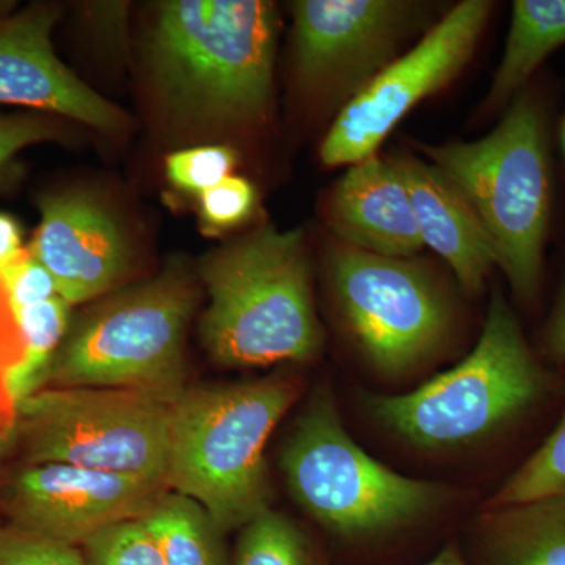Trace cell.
Segmentation results:
<instances>
[{
  "label": "cell",
  "mask_w": 565,
  "mask_h": 565,
  "mask_svg": "<svg viewBox=\"0 0 565 565\" xmlns=\"http://www.w3.org/2000/svg\"><path fill=\"white\" fill-rule=\"evenodd\" d=\"M277 14L262 0L162 3L152 68L163 99L188 121L253 128L273 107Z\"/></svg>",
  "instance_id": "cell-1"
},
{
  "label": "cell",
  "mask_w": 565,
  "mask_h": 565,
  "mask_svg": "<svg viewBox=\"0 0 565 565\" xmlns=\"http://www.w3.org/2000/svg\"><path fill=\"white\" fill-rule=\"evenodd\" d=\"M422 150L473 207L512 291L523 303H533L544 278L553 211L548 117L542 99L525 87L481 140L424 145Z\"/></svg>",
  "instance_id": "cell-2"
},
{
  "label": "cell",
  "mask_w": 565,
  "mask_h": 565,
  "mask_svg": "<svg viewBox=\"0 0 565 565\" xmlns=\"http://www.w3.org/2000/svg\"><path fill=\"white\" fill-rule=\"evenodd\" d=\"M269 377L182 390L173 403L167 489L192 498L225 533L269 509L267 441L299 396Z\"/></svg>",
  "instance_id": "cell-3"
},
{
  "label": "cell",
  "mask_w": 565,
  "mask_h": 565,
  "mask_svg": "<svg viewBox=\"0 0 565 565\" xmlns=\"http://www.w3.org/2000/svg\"><path fill=\"white\" fill-rule=\"evenodd\" d=\"M204 348L225 367L307 362L322 334L302 232L263 228L203 263Z\"/></svg>",
  "instance_id": "cell-4"
},
{
  "label": "cell",
  "mask_w": 565,
  "mask_h": 565,
  "mask_svg": "<svg viewBox=\"0 0 565 565\" xmlns=\"http://www.w3.org/2000/svg\"><path fill=\"white\" fill-rule=\"evenodd\" d=\"M522 326L501 294H494L473 352L415 392L370 396L375 422L408 444L446 449L473 444L527 414L548 390Z\"/></svg>",
  "instance_id": "cell-5"
},
{
  "label": "cell",
  "mask_w": 565,
  "mask_h": 565,
  "mask_svg": "<svg viewBox=\"0 0 565 565\" xmlns=\"http://www.w3.org/2000/svg\"><path fill=\"white\" fill-rule=\"evenodd\" d=\"M195 286L181 267L115 294L63 341L39 388L182 392L184 343Z\"/></svg>",
  "instance_id": "cell-6"
},
{
  "label": "cell",
  "mask_w": 565,
  "mask_h": 565,
  "mask_svg": "<svg viewBox=\"0 0 565 565\" xmlns=\"http://www.w3.org/2000/svg\"><path fill=\"white\" fill-rule=\"evenodd\" d=\"M281 468L300 508L351 541L414 523L444 501L440 487L396 473L363 451L327 388L313 394L296 419Z\"/></svg>",
  "instance_id": "cell-7"
},
{
  "label": "cell",
  "mask_w": 565,
  "mask_h": 565,
  "mask_svg": "<svg viewBox=\"0 0 565 565\" xmlns=\"http://www.w3.org/2000/svg\"><path fill=\"white\" fill-rule=\"evenodd\" d=\"M172 394L121 388H41L18 405L31 463H70L167 487Z\"/></svg>",
  "instance_id": "cell-8"
},
{
  "label": "cell",
  "mask_w": 565,
  "mask_h": 565,
  "mask_svg": "<svg viewBox=\"0 0 565 565\" xmlns=\"http://www.w3.org/2000/svg\"><path fill=\"white\" fill-rule=\"evenodd\" d=\"M329 269L353 340L379 371L405 373L437 351L448 332L449 308L418 263L341 244Z\"/></svg>",
  "instance_id": "cell-9"
},
{
  "label": "cell",
  "mask_w": 565,
  "mask_h": 565,
  "mask_svg": "<svg viewBox=\"0 0 565 565\" xmlns=\"http://www.w3.org/2000/svg\"><path fill=\"white\" fill-rule=\"evenodd\" d=\"M492 9L486 0L460 2L341 107L322 141L323 166L351 167L374 156L416 104L444 88L467 65Z\"/></svg>",
  "instance_id": "cell-10"
},
{
  "label": "cell",
  "mask_w": 565,
  "mask_h": 565,
  "mask_svg": "<svg viewBox=\"0 0 565 565\" xmlns=\"http://www.w3.org/2000/svg\"><path fill=\"white\" fill-rule=\"evenodd\" d=\"M426 11V3L399 0L294 2V61L300 81L345 106L396 61Z\"/></svg>",
  "instance_id": "cell-11"
},
{
  "label": "cell",
  "mask_w": 565,
  "mask_h": 565,
  "mask_svg": "<svg viewBox=\"0 0 565 565\" xmlns=\"http://www.w3.org/2000/svg\"><path fill=\"white\" fill-rule=\"evenodd\" d=\"M166 489L77 465L31 463L11 481L7 509L22 531L84 544L106 527L147 515Z\"/></svg>",
  "instance_id": "cell-12"
},
{
  "label": "cell",
  "mask_w": 565,
  "mask_h": 565,
  "mask_svg": "<svg viewBox=\"0 0 565 565\" xmlns=\"http://www.w3.org/2000/svg\"><path fill=\"white\" fill-rule=\"evenodd\" d=\"M57 10L29 9L0 20V104L31 107L99 129H117L125 117L57 57L52 29Z\"/></svg>",
  "instance_id": "cell-13"
},
{
  "label": "cell",
  "mask_w": 565,
  "mask_h": 565,
  "mask_svg": "<svg viewBox=\"0 0 565 565\" xmlns=\"http://www.w3.org/2000/svg\"><path fill=\"white\" fill-rule=\"evenodd\" d=\"M41 222L29 250L70 305L109 292L125 278L129 252L117 223L95 200L54 193L39 200Z\"/></svg>",
  "instance_id": "cell-14"
},
{
  "label": "cell",
  "mask_w": 565,
  "mask_h": 565,
  "mask_svg": "<svg viewBox=\"0 0 565 565\" xmlns=\"http://www.w3.org/2000/svg\"><path fill=\"white\" fill-rule=\"evenodd\" d=\"M330 228L359 250L414 258L424 247L414 206L392 159L374 154L349 167L327 206Z\"/></svg>",
  "instance_id": "cell-15"
},
{
  "label": "cell",
  "mask_w": 565,
  "mask_h": 565,
  "mask_svg": "<svg viewBox=\"0 0 565 565\" xmlns=\"http://www.w3.org/2000/svg\"><path fill=\"white\" fill-rule=\"evenodd\" d=\"M390 159L411 195L423 244L448 263L467 291H482L497 253L471 204L433 163L408 154Z\"/></svg>",
  "instance_id": "cell-16"
},
{
  "label": "cell",
  "mask_w": 565,
  "mask_h": 565,
  "mask_svg": "<svg viewBox=\"0 0 565 565\" xmlns=\"http://www.w3.org/2000/svg\"><path fill=\"white\" fill-rule=\"evenodd\" d=\"M481 565H565V494L490 509Z\"/></svg>",
  "instance_id": "cell-17"
},
{
  "label": "cell",
  "mask_w": 565,
  "mask_h": 565,
  "mask_svg": "<svg viewBox=\"0 0 565 565\" xmlns=\"http://www.w3.org/2000/svg\"><path fill=\"white\" fill-rule=\"evenodd\" d=\"M564 44L565 0H516L487 104L494 109L511 103L542 62Z\"/></svg>",
  "instance_id": "cell-18"
},
{
  "label": "cell",
  "mask_w": 565,
  "mask_h": 565,
  "mask_svg": "<svg viewBox=\"0 0 565 565\" xmlns=\"http://www.w3.org/2000/svg\"><path fill=\"white\" fill-rule=\"evenodd\" d=\"M141 519L166 565H226L218 541L222 531L192 498L163 492Z\"/></svg>",
  "instance_id": "cell-19"
},
{
  "label": "cell",
  "mask_w": 565,
  "mask_h": 565,
  "mask_svg": "<svg viewBox=\"0 0 565 565\" xmlns=\"http://www.w3.org/2000/svg\"><path fill=\"white\" fill-rule=\"evenodd\" d=\"M70 307L63 297L55 296L46 302L14 310L25 348L24 362L11 379V393L18 405L36 392L44 371L61 348L68 330Z\"/></svg>",
  "instance_id": "cell-20"
},
{
  "label": "cell",
  "mask_w": 565,
  "mask_h": 565,
  "mask_svg": "<svg viewBox=\"0 0 565 565\" xmlns=\"http://www.w3.org/2000/svg\"><path fill=\"white\" fill-rule=\"evenodd\" d=\"M565 494V407L556 429L498 490L489 508L527 503Z\"/></svg>",
  "instance_id": "cell-21"
},
{
  "label": "cell",
  "mask_w": 565,
  "mask_h": 565,
  "mask_svg": "<svg viewBox=\"0 0 565 565\" xmlns=\"http://www.w3.org/2000/svg\"><path fill=\"white\" fill-rule=\"evenodd\" d=\"M234 565H316L302 531L267 509L243 527Z\"/></svg>",
  "instance_id": "cell-22"
},
{
  "label": "cell",
  "mask_w": 565,
  "mask_h": 565,
  "mask_svg": "<svg viewBox=\"0 0 565 565\" xmlns=\"http://www.w3.org/2000/svg\"><path fill=\"white\" fill-rule=\"evenodd\" d=\"M85 546L88 565H166L143 519L126 520L93 535Z\"/></svg>",
  "instance_id": "cell-23"
},
{
  "label": "cell",
  "mask_w": 565,
  "mask_h": 565,
  "mask_svg": "<svg viewBox=\"0 0 565 565\" xmlns=\"http://www.w3.org/2000/svg\"><path fill=\"white\" fill-rule=\"evenodd\" d=\"M236 163L228 147H199L173 152L166 162L167 177L185 192L200 193L226 180Z\"/></svg>",
  "instance_id": "cell-24"
},
{
  "label": "cell",
  "mask_w": 565,
  "mask_h": 565,
  "mask_svg": "<svg viewBox=\"0 0 565 565\" xmlns=\"http://www.w3.org/2000/svg\"><path fill=\"white\" fill-rule=\"evenodd\" d=\"M0 565H88L74 545L20 527H0Z\"/></svg>",
  "instance_id": "cell-25"
},
{
  "label": "cell",
  "mask_w": 565,
  "mask_h": 565,
  "mask_svg": "<svg viewBox=\"0 0 565 565\" xmlns=\"http://www.w3.org/2000/svg\"><path fill=\"white\" fill-rule=\"evenodd\" d=\"M256 206V191L250 181L228 177L202 193V221L212 230L241 225Z\"/></svg>",
  "instance_id": "cell-26"
},
{
  "label": "cell",
  "mask_w": 565,
  "mask_h": 565,
  "mask_svg": "<svg viewBox=\"0 0 565 565\" xmlns=\"http://www.w3.org/2000/svg\"><path fill=\"white\" fill-rule=\"evenodd\" d=\"M63 129L57 115L46 111H21V114H0V174L9 170L18 152L61 137Z\"/></svg>",
  "instance_id": "cell-27"
},
{
  "label": "cell",
  "mask_w": 565,
  "mask_h": 565,
  "mask_svg": "<svg viewBox=\"0 0 565 565\" xmlns=\"http://www.w3.org/2000/svg\"><path fill=\"white\" fill-rule=\"evenodd\" d=\"M14 310L31 307L58 296L50 270L24 248L10 264L0 269Z\"/></svg>",
  "instance_id": "cell-28"
},
{
  "label": "cell",
  "mask_w": 565,
  "mask_h": 565,
  "mask_svg": "<svg viewBox=\"0 0 565 565\" xmlns=\"http://www.w3.org/2000/svg\"><path fill=\"white\" fill-rule=\"evenodd\" d=\"M542 352L546 359L565 363V278L553 305L552 313L546 319L542 333Z\"/></svg>",
  "instance_id": "cell-29"
},
{
  "label": "cell",
  "mask_w": 565,
  "mask_h": 565,
  "mask_svg": "<svg viewBox=\"0 0 565 565\" xmlns=\"http://www.w3.org/2000/svg\"><path fill=\"white\" fill-rule=\"evenodd\" d=\"M22 250L20 225L10 215L0 214V269L13 262Z\"/></svg>",
  "instance_id": "cell-30"
},
{
  "label": "cell",
  "mask_w": 565,
  "mask_h": 565,
  "mask_svg": "<svg viewBox=\"0 0 565 565\" xmlns=\"http://www.w3.org/2000/svg\"><path fill=\"white\" fill-rule=\"evenodd\" d=\"M18 422V404L13 397L0 394V446L13 433Z\"/></svg>",
  "instance_id": "cell-31"
},
{
  "label": "cell",
  "mask_w": 565,
  "mask_h": 565,
  "mask_svg": "<svg viewBox=\"0 0 565 565\" xmlns=\"http://www.w3.org/2000/svg\"><path fill=\"white\" fill-rule=\"evenodd\" d=\"M426 565H468L465 563L463 556L455 545L446 546L440 555L435 556L429 564Z\"/></svg>",
  "instance_id": "cell-32"
},
{
  "label": "cell",
  "mask_w": 565,
  "mask_h": 565,
  "mask_svg": "<svg viewBox=\"0 0 565 565\" xmlns=\"http://www.w3.org/2000/svg\"><path fill=\"white\" fill-rule=\"evenodd\" d=\"M563 147H564V151H565V120H564V125H563Z\"/></svg>",
  "instance_id": "cell-33"
}]
</instances>
